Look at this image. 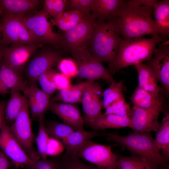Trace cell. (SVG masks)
Masks as SVG:
<instances>
[{"mask_svg": "<svg viewBox=\"0 0 169 169\" xmlns=\"http://www.w3.org/2000/svg\"><path fill=\"white\" fill-rule=\"evenodd\" d=\"M38 120V131L36 139L38 148L37 153L41 159H47L46 148L49 136L46 131L44 123V116L40 117Z\"/></svg>", "mask_w": 169, "mask_h": 169, "instance_id": "836d02e7", "label": "cell"}, {"mask_svg": "<svg viewBox=\"0 0 169 169\" xmlns=\"http://www.w3.org/2000/svg\"><path fill=\"white\" fill-rule=\"evenodd\" d=\"M159 169H164V167L162 166H160L159 168Z\"/></svg>", "mask_w": 169, "mask_h": 169, "instance_id": "f907efd6", "label": "cell"}, {"mask_svg": "<svg viewBox=\"0 0 169 169\" xmlns=\"http://www.w3.org/2000/svg\"><path fill=\"white\" fill-rule=\"evenodd\" d=\"M160 82L167 96L169 92V43L164 42L155 48L152 57L144 64Z\"/></svg>", "mask_w": 169, "mask_h": 169, "instance_id": "7c38bea8", "label": "cell"}, {"mask_svg": "<svg viewBox=\"0 0 169 169\" xmlns=\"http://www.w3.org/2000/svg\"><path fill=\"white\" fill-rule=\"evenodd\" d=\"M104 133L107 140L123 146L137 156L157 166H166V161L156 150L154 139L150 133L135 131L125 136L114 133Z\"/></svg>", "mask_w": 169, "mask_h": 169, "instance_id": "277c9868", "label": "cell"}, {"mask_svg": "<svg viewBox=\"0 0 169 169\" xmlns=\"http://www.w3.org/2000/svg\"><path fill=\"white\" fill-rule=\"evenodd\" d=\"M7 46L3 45L1 42H0V63L2 59L3 51L4 48Z\"/></svg>", "mask_w": 169, "mask_h": 169, "instance_id": "7dc6e473", "label": "cell"}, {"mask_svg": "<svg viewBox=\"0 0 169 169\" xmlns=\"http://www.w3.org/2000/svg\"><path fill=\"white\" fill-rule=\"evenodd\" d=\"M70 78L61 73L56 72L53 78L56 89L61 90L69 87L71 85Z\"/></svg>", "mask_w": 169, "mask_h": 169, "instance_id": "7bdbcfd3", "label": "cell"}, {"mask_svg": "<svg viewBox=\"0 0 169 169\" xmlns=\"http://www.w3.org/2000/svg\"><path fill=\"white\" fill-rule=\"evenodd\" d=\"M48 110L59 116L64 123L74 130H84V119L78 107L74 104L50 101Z\"/></svg>", "mask_w": 169, "mask_h": 169, "instance_id": "e0dca14e", "label": "cell"}, {"mask_svg": "<svg viewBox=\"0 0 169 169\" xmlns=\"http://www.w3.org/2000/svg\"><path fill=\"white\" fill-rule=\"evenodd\" d=\"M104 133L87 131L84 130L74 131L61 141L66 152L70 156L77 157L76 152L86 141L95 137L104 136Z\"/></svg>", "mask_w": 169, "mask_h": 169, "instance_id": "44dd1931", "label": "cell"}, {"mask_svg": "<svg viewBox=\"0 0 169 169\" xmlns=\"http://www.w3.org/2000/svg\"><path fill=\"white\" fill-rule=\"evenodd\" d=\"M133 106L148 109L156 107H162L161 100L156 99L149 93L139 87H136L130 98Z\"/></svg>", "mask_w": 169, "mask_h": 169, "instance_id": "f546056e", "label": "cell"}, {"mask_svg": "<svg viewBox=\"0 0 169 169\" xmlns=\"http://www.w3.org/2000/svg\"><path fill=\"white\" fill-rule=\"evenodd\" d=\"M57 72L53 69H49L40 75L37 79L41 89L50 96L56 90L53 78Z\"/></svg>", "mask_w": 169, "mask_h": 169, "instance_id": "e575fe53", "label": "cell"}, {"mask_svg": "<svg viewBox=\"0 0 169 169\" xmlns=\"http://www.w3.org/2000/svg\"><path fill=\"white\" fill-rule=\"evenodd\" d=\"M42 5L38 0H0V16L28 15L38 11Z\"/></svg>", "mask_w": 169, "mask_h": 169, "instance_id": "ac0fdd59", "label": "cell"}, {"mask_svg": "<svg viewBox=\"0 0 169 169\" xmlns=\"http://www.w3.org/2000/svg\"><path fill=\"white\" fill-rule=\"evenodd\" d=\"M131 110L129 105L126 102L125 99H123L116 101L109 105L105 108L104 113L130 116Z\"/></svg>", "mask_w": 169, "mask_h": 169, "instance_id": "74e56055", "label": "cell"}, {"mask_svg": "<svg viewBox=\"0 0 169 169\" xmlns=\"http://www.w3.org/2000/svg\"><path fill=\"white\" fill-rule=\"evenodd\" d=\"M134 66L138 75V86L156 100H160L159 93L161 89L158 86L157 80L151 70L143 63Z\"/></svg>", "mask_w": 169, "mask_h": 169, "instance_id": "7402d4cb", "label": "cell"}, {"mask_svg": "<svg viewBox=\"0 0 169 169\" xmlns=\"http://www.w3.org/2000/svg\"><path fill=\"white\" fill-rule=\"evenodd\" d=\"M0 23L2 33L1 42L6 46L11 44L41 43L29 32L20 15H1Z\"/></svg>", "mask_w": 169, "mask_h": 169, "instance_id": "8992f818", "label": "cell"}, {"mask_svg": "<svg viewBox=\"0 0 169 169\" xmlns=\"http://www.w3.org/2000/svg\"><path fill=\"white\" fill-rule=\"evenodd\" d=\"M123 0H93L91 17L94 21L103 22L114 18L124 3Z\"/></svg>", "mask_w": 169, "mask_h": 169, "instance_id": "d6986e66", "label": "cell"}, {"mask_svg": "<svg viewBox=\"0 0 169 169\" xmlns=\"http://www.w3.org/2000/svg\"><path fill=\"white\" fill-rule=\"evenodd\" d=\"M23 93L26 98L31 97L33 98L38 106L41 115L44 116L49 109L50 96L40 89L36 82L29 83Z\"/></svg>", "mask_w": 169, "mask_h": 169, "instance_id": "f1b7e54d", "label": "cell"}, {"mask_svg": "<svg viewBox=\"0 0 169 169\" xmlns=\"http://www.w3.org/2000/svg\"><path fill=\"white\" fill-rule=\"evenodd\" d=\"M93 0H67L66 7L69 10H76L81 12L84 17L89 16L91 11Z\"/></svg>", "mask_w": 169, "mask_h": 169, "instance_id": "f35d334b", "label": "cell"}, {"mask_svg": "<svg viewBox=\"0 0 169 169\" xmlns=\"http://www.w3.org/2000/svg\"><path fill=\"white\" fill-rule=\"evenodd\" d=\"M162 107L144 109L133 106L130 115L131 128L135 131L156 132L160 125L158 116Z\"/></svg>", "mask_w": 169, "mask_h": 169, "instance_id": "9a60e30c", "label": "cell"}, {"mask_svg": "<svg viewBox=\"0 0 169 169\" xmlns=\"http://www.w3.org/2000/svg\"><path fill=\"white\" fill-rule=\"evenodd\" d=\"M91 81L83 82L59 90L50 101L71 104L81 102L85 90Z\"/></svg>", "mask_w": 169, "mask_h": 169, "instance_id": "d4e9b609", "label": "cell"}, {"mask_svg": "<svg viewBox=\"0 0 169 169\" xmlns=\"http://www.w3.org/2000/svg\"><path fill=\"white\" fill-rule=\"evenodd\" d=\"M2 39V29L0 23V42L1 41Z\"/></svg>", "mask_w": 169, "mask_h": 169, "instance_id": "c3c4849f", "label": "cell"}, {"mask_svg": "<svg viewBox=\"0 0 169 169\" xmlns=\"http://www.w3.org/2000/svg\"><path fill=\"white\" fill-rule=\"evenodd\" d=\"M44 2V8L52 18L58 17L65 11L67 0H45Z\"/></svg>", "mask_w": 169, "mask_h": 169, "instance_id": "d590c367", "label": "cell"}, {"mask_svg": "<svg viewBox=\"0 0 169 169\" xmlns=\"http://www.w3.org/2000/svg\"><path fill=\"white\" fill-rule=\"evenodd\" d=\"M71 54L79 76L90 81L102 79L110 84L115 81L109 70L87 49L77 50Z\"/></svg>", "mask_w": 169, "mask_h": 169, "instance_id": "5b68a950", "label": "cell"}, {"mask_svg": "<svg viewBox=\"0 0 169 169\" xmlns=\"http://www.w3.org/2000/svg\"><path fill=\"white\" fill-rule=\"evenodd\" d=\"M87 124L93 129L96 130L125 127L131 128L130 116L113 114H101L93 121Z\"/></svg>", "mask_w": 169, "mask_h": 169, "instance_id": "603a6c76", "label": "cell"}, {"mask_svg": "<svg viewBox=\"0 0 169 169\" xmlns=\"http://www.w3.org/2000/svg\"><path fill=\"white\" fill-rule=\"evenodd\" d=\"M84 17L83 15L78 11L68 10L55 18H51L50 22L52 25L56 26L63 32H65L78 24Z\"/></svg>", "mask_w": 169, "mask_h": 169, "instance_id": "83f0119b", "label": "cell"}, {"mask_svg": "<svg viewBox=\"0 0 169 169\" xmlns=\"http://www.w3.org/2000/svg\"><path fill=\"white\" fill-rule=\"evenodd\" d=\"M64 149L62 142L59 140L49 137L46 148L47 156H56L61 154Z\"/></svg>", "mask_w": 169, "mask_h": 169, "instance_id": "b9f144b4", "label": "cell"}, {"mask_svg": "<svg viewBox=\"0 0 169 169\" xmlns=\"http://www.w3.org/2000/svg\"><path fill=\"white\" fill-rule=\"evenodd\" d=\"M94 20L91 14L84 17L83 20L73 28L59 34L61 44L71 53L87 49L92 38Z\"/></svg>", "mask_w": 169, "mask_h": 169, "instance_id": "ba28073f", "label": "cell"}, {"mask_svg": "<svg viewBox=\"0 0 169 169\" xmlns=\"http://www.w3.org/2000/svg\"><path fill=\"white\" fill-rule=\"evenodd\" d=\"M58 66L61 73L69 78L78 75L76 64L74 60L71 59H62Z\"/></svg>", "mask_w": 169, "mask_h": 169, "instance_id": "60d3db41", "label": "cell"}, {"mask_svg": "<svg viewBox=\"0 0 169 169\" xmlns=\"http://www.w3.org/2000/svg\"><path fill=\"white\" fill-rule=\"evenodd\" d=\"M93 34L87 49L100 62L109 64L116 57L122 39L119 25L114 18L103 22L94 21Z\"/></svg>", "mask_w": 169, "mask_h": 169, "instance_id": "7a4b0ae2", "label": "cell"}, {"mask_svg": "<svg viewBox=\"0 0 169 169\" xmlns=\"http://www.w3.org/2000/svg\"><path fill=\"white\" fill-rule=\"evenodd\" d=\"M123 81L110 84L103 93L102 108L105 109L114 102L124 99L123 93Z\"/></svg>", "mask_w": 169, "mask_h": 169, "instance_id": "1f68e13d", "label": "cell"}, {"mask_svg": "<svg viewBox=\"0 0 169 169\" xmlns=\"http://www.w3.org/2000/svg\"><path fill=\"white\" fill-rule=\"evenodd\" d=\"M11 92V90L0 80V95H5Z\"/></svg>", "mask_w": 169, "mask_h": 169, "instance_id": "bcb514c9", "label": "cell"}, {"mask_svg": "<svg viewBox=\"0 0 169 169\" xmlns=\"http://www.w3.org/2000/svg\"><path fill=\"white\" fill-rule=\"evenodd\" d=\"M102 87L99 83L91 81L84 91L82 103L84 113V122L88 124L101 114L102 108Z\"/></svg>", "mask_w": 169, "mask_h": 169, "instance_id": "2e32d148", "label": "cell"}, {"mask_svg": "<svg viewBox=\"0 0 169 169\" xmlns=\"http://www.w3.org/2000/svg\"><path fill=\"white\" fill-rule=\"evenodd\" d=\"M0 80L12 90L23 92L29 83L22 75L10 67L2 59L0 63Z\"/></svg>", "mask_w": 169, "mask_h": 169, "instance_id": "ffe728a7", "label": "cell"}, {"mask_svg": "<svg viewBox=\"0 0 169 169\" xmlns=\"http://www.w3.org/2000/svg\"><path fill=\"white\" fill-rule=\"evenodd\" d=\"M58 52L50 49H42L32 55L25 64L24 74L28 82H36L39 76L58 65L62 59Z\"/></svg>", "mask_w": 169, "mask_h": 169, "instance_id": "30bf717a", "label": "cell"}, {"mask_svg": "<svg viewBox=\"0 0 169 169\" xmlns=\"http://www.w3.org/2000/svg\"><path fill=\"white\" fill-rule=\"evenodd\" d=\"M44 44H11L4 49L3 59L12 68L22 75L27 62L37 50Z\"/></svg>", "mask_w": 169, "mask_h": 169, "instance_id": "5bb4252c", "label": "cell"}, {"mask_svg": "<svg viewBox=\"0 0 169 169\" xmlns=\"http://www.w3.org/2000/svg\"><path fill=\"white\" fill-rule=\"evenodd\" d=\"M153 16L160 36L164 41L169 40V0L157 1L154 6Z\"/></svg>", "mask_w": 169, "mask_h": 169, "instance_id": "cb8c5ba5", "label": "cell"}, {"mask_svg": "<svg viewBox=\"0 0 169 169\" xmlns=\"http://www.w3.org/2000/svg\"><path fill=\"white\" fill-rule=\"evenodd\" d=\"M27 102V99L20 91H12L10 98L6 103L4 109L5 121L8 125L13 123Z\"/></svg>", "mask_w": 169, "mask_h": 169, "instance_id": "4316f807", "label": "cell"}, {"mask_svg": "<svg viewBox=\"0 0 169 169\" xmlns=\"http://www.w3.org/2000/svg\"><path fill=\"white\" fill-rule=\"evenodd\" d=\"M110 146L98 144L88 140L78 149L77 157L84 159L97 166L118 169L117 156L112 151Z\"/></svg>", "mask_w": 169, "mask_h": 169, "instance_id": "9c48e42d", "label": "cell"}, {"mask_svg": "<svg viewBox=\"0 0 169 169\" xmlns=\"http://www.w3.org/2000/svg\"><path fill=\"white\" fill-rule=\"evenodd\" d=\"M154 139L156 150L159 152L161 150L162 156L167 161L169 158V114L167 113L163 117Z\"/></svg>", "mask_w": 169, "mask_h": 169, "instance_id": "484cf974", "label": "cell"}, {"mask_svg": "<svg viewBox=\"0 0 169 169\" xmlns=\"http://www.w3.org/2000/svg\"><path fill=\"white\" fill-rule=\"evenodd\" d=\"M20 16L29 32L41 43L60 44V34L53 31L48 20L49 16L43 7L32 14Z\"/></svg>", "mask_w": 169, "mask_h": 169, "instance_id": "52a82bcc", "label": "cell"}, {"mask_svg": "<svg viewBox=\"0 0 169 169\" xmlns=\"http://www.w3.org/2000/svg\"><path fill=\"white\" fill-rule=\"evenodd\" d=\"M24 166L25 169H61L59 160L54 158L33 160Z\"/></svg>", "mask_w": 169, "mask_h": 169, "instance_id": "ab89813d", "label": "cell"}, {"mask_svg": "<svg viewBox=\"0 0 169 169\" xmlns=\"http://www.w3.org/2000/svg\"><path fill=\"white\" fill-rule=\"evenodd\" d=\"M156 0H125L114 18L124 39L150 35L161 43L164 41L160 36L153 18Z\"/></svg>", "mask_w": 169, "mask_h": 169, "instance_id": "6da1fadb", "label": "cell"}, {"mask_svg": "<svg viewBox=\"0 0 169 169\" xmlns=\"http://www.w3.org/2000/svg\"><path fill=\"white\" fill-rule=\"evenodd\" d=\"M45 126L49 136L58 140H63L74 131L68 125L55 121L49 122Z\"/></svg>", "mask_w": 169, "mask_h": 169, "instance_id": "d6a6232c", "label": "cell"}, {"mask_svg": "<svg viewBox=\"0 0 169 169\" xmlns=\"http://www.w3.org/2000/svg\"><path fill=\"white\" fill-rule=\"evenodd\" d=\"M12 133L24 151L32 160L40 158L33 146V134L27 102L9 126Z\"/></svg>", "mask_w": 169, "mask_h": 169, "instance_id": "8fae6325", "label": "cell"}, {"mask_svg": "<svg viewBox=\"0 0 169 169\" xmlns=\"http://www.w3.org/2000/svg\"><path fill=\"white\" fill-rule=\"evenodd\" d=\"M118 169H158L159 166L138 156L117 157Z\"/></svg>", "mask_w": 169, "mask_h": 169, "instance_id": "4dcf8cb0", "label": "cell"}, {"mask_svg": "<svg viewBox=\"0 0 169 169\" xmlns=\"http://www.w3.org/2000/svg\"><path fill=\"white\" fill-rule=\"evenodd\" d=\"M61 169H94V166L85 164L77 157H72L66 152L59 160Z\"/></svg>", "mask_w": 169, "mask_h": 169, "instance_id": "8d00e7d4", "label": "cell"}, {"mask_svg": "<svg viewBox=\"0 0 169 169\" xmlns=\"http://www.w3.org/2000/svg\"><path fill=\"white\" fill-rule=\"evenodd\" d=\"M12 164L6 156L0 150V169H8Z\"/></svg>", "mask_w": 169, "mask_h": 169, "instance_id": "ee69618b", "label": "cell"}, {"mask_svg": "<svg viewBox=\"0 0 169 169\" xmlns=\"http://www.w3.org/2000/svg\"><path fill=\"white\" fill-rule=\"evenodd\" d=\"M0 148L16 167L25 166L32 162L10 130L5 122L0 132Z\"/></svg>", "mask_w": 169, "mask_h": 169, "instance_id": "4fadbf2b", "label": "cell"}, {"mask_svg": "<svg viewBox=\"0 0 169 169\" xmlns=\"http://www.w3.org/2000/svg\"><path fill=\"white\" fill-rule=\"evenodd\" d=\"M6 102L5 100L0 101V130L5 122L4 116V109Z\"/></svg>", "mask_w": 169, "mask_h": 169, "instance_id": "f6af8a7d", "label": "cell"}, {"mask_svg": "<svg viewBox=\"0 0 169 169\" xmlns=\"http://www.w3.org/2000/svg\"><path fill=\"white\" fill-rule=\"evenodd\" d=\"M160 43L153 37H142L126 40L122 38L115 59L108 65L109 70L112 75L122 68L149 60L153 56L157 44Z\"/></svg>", "mask_w": 169, "mask_h": 169, "instance_id": "3957f363", "label": "cell"}, {"mask_svg": "<svg viewBox=\"0 0 169 169\" xmlns=\"http://www.w3.org/2000/svg\"><path fill=\"white\" fill-rule=\"evenodd\" d=\"M94 169H109V168H101L99 167L98 166H94Z\"/></svg>", "mask_w": 169, "mask_h": 169, "instance_id": "681fc988", "label": "cell"}]
</instances>
